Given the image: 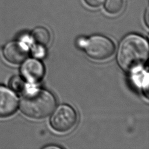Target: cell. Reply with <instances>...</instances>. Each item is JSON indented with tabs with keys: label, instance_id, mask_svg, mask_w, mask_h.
I'll list each match as a JSON object with an SVG mask.
<instances>
[{
	"label": "cell",
	"instance_id": "obj_1",
	"mask_svg": "<svg viewBox=\"0 0 149 149\" xmlns=\"http://www.w3.org/2000/svg\"><path fill=\"white\" fill-rule=\"evenodd\" d=\"M148 45L145 38L137 34L126 36L120 42L118 52V62L126 72H134L146 62Z\"/></svg>",
	"mask_w": 149,
	"mask_h": 149
},
{
	"label": "cell",
	"instance_id": "obj_2",
	"mask_svg": "<svg viewBox=\"0 0 149 149\" xmlns=\"http://www.w3.org/2000/svg\"><path fill=\"white\" fill-rule=\"evenodd\" d=\"M56 100L48 91L33 89L26 92L20 100V109L29 118L41 119L49 116L54 111Z\"/></svg>",
	"mask_w": 149,
	"mask_h": 149
},
{
	"label": "cell",
	"instance_id": "obj_3",
	"mask_svg": "<svg viewBox=\"0 0 149 149\" xmlns=\"http://www.w3.org/2000/svg\"><path fill=\"white\" fill-rule=\"evenodd\" d=\"M83 48L87 55L95 61L106 60L115 52L113 42L102 36H94L86 40Z\"/></svg>",
	"mask_w": 149,
	"mask_h": 149
},
{
	"label": "cell",
	"instance_id": "obj_4",
	"mask_svg": "<svg viewBox=\"0 0 149 149\" xmlns=\"http://www.w3.org/2000/svg\"><path fill=\"white\" fill-rule=\"evenodd\" d=\"M77 115L74 109L68 105L59 106L51 119L52 127L56 132L65 133L71 130L77 122Z\"/></svg>",
	"mask_w": 149,
	"mask_h": 149
},
{
	"label": "cell",
	"instance_id": "obj_5",
	"mask_svg": "<svg viewBox=\"0 0 149 149\" xmlns=\"http://www.w3.org/2000/svg\"><path fill=\"white\" fill-rule=\"evenodd\" d=\"M3 54L5 58L12 64H20L24 61L29 55L27 46L20 41L8 42L4 47Z\"/></svg>",
	"mask_w": 149,
	"mask_h": 149
},
{
	"label": "cell",
	"instance_id": "obj_6",
	"mask_svg": "<svg viewBox=\"0 0 149 149\" xmlns=\"http://www.w3.org/2000/svg\"><path fill=\"white\" fill-rule=\"evenodd\" d=\"M23 77L31 83H37L43 78L45 69L42 63L36 59H29L25 61L21 68Z\"/></svg>",
	"mask_w": 149,
	"mask_h": 149
},
{
	"label": "cell",
	"instance_id": "obj_7",
	"mask_svg": "<svg viewBox=\"0 0 149 149\" xmlns=\"http://www.w3.org/2000/svg\"><path fill=\"white\" fill-rule=\"evenodd\" d=\"M18 100L14 93L0 86V117L12 115L17 109Z\"/></svg>",
	"mask_w": 149,
	"mask_h": 149
},
{
	"label": "cell",
	"instance_id": "obj_8",
	"mask_svg": "<svg viewBox=\"0 0 149 149\" xmlns=\"http://www.w3.org/2000/svg\"><path fill=\"white\" fill-rule=\"evenodd\" d=\"M31 37L36 47L40 48L47 46L51 39L48 30L43 27H36L32 32Z\"/></svg>",
	"mask_w": 149,
	"mask_h": 149
},
{
	"label": "cell",
	"instance_id": "obj_9",
	"mask_svg": "<svg viewBox=\"0 0 149 149\" xmlns=\"http://www.w3.org/2000/svg\"><path fill=\"white\" fill-rule=\"evenodd\" d=\"M104 3L105 10L112 15L119 13L123 6V0H105Z\"/></svg>",
	"mask_w": 149,
	"mask_h": 149
},
{
	"label": "cell",
	"instance_id": "obj_10",
	"mask_svg": "<svg viewBox=\"0 0 149 149\" xmlns=\"http://www.w3.org/2000/svg\"><path fill=\"white\" fill-rule=\"evenodd\" d=\"M9 84L12 90L17 93L23 92L26 87L23 79L19 76L13 77L10 80Z\"/></svg>",
	"mask_w": 149,
	"mask_h": 149
},
{
	"label": "cell",
	"instance_id": "obj_11",
	"mask_svg": "<svg viewBox=\"0 0 149 149\" xmlns=\"http://www.w3.org/2000/svg\"><path fill=\"white\" fill-rule=\"evenodd\" d=\"M105 0H84L85 2L90 6L97 8L104 3Z\"/></svg>",
	"mask_w": 149,
	"mask_h": 149
},
{
	"label": "cell",
	"instance_id": "obj_12",
	"mask_svg": "<svg viewBox=\"0 0 149 149\" xmlns=\"http://www.w3.org/2000/svg\"><path fill=\"white\" fill-rule=\"evenodd\" d=\"M148 8L146 9V12L144 13V21L146 22V24L147 27H148Z\"/></svg>",
	"mask_w": 149,
	"mask_h": 149
},
{
	"label": "cell",
	"instance_id": "obj_13",
	"mask_svg": "<svg viewBox=\"0 0 149 149\" xmlns=\"http://www.w3.org/2000/svg\"><path fill=\"white\" fill-rule=\"evenodd\" d=\"M86 40L84 38H80L78 41V44L80 47H84Z\"/></svg>",
	"mask_w": 149,
	"mask_h": 149
},
{
	"label": "cell",
	"instance_id": "obj_14",
	"mask_svg": "<svg viewBox=\"0 0 149 149\" xmlns=\"http://www.w3.org/2000/svg\"><path fill=\"white\" fill-rule=\"evenodd\" d=\"M46 148H59V147H56V146H50V147H45Z\"/></svg>",
	"mask_w": 149,
	"mask_h": 149
}]
</instances>
